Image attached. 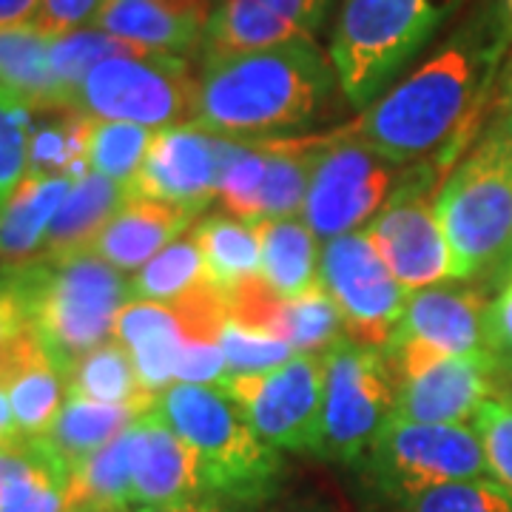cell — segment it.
Masks as SVG:
<instances>
[{"label": "cell", "mask_w": 512, "mask_h": 512, "mask_svg": "<svg viewBox=\"0 0 512 512\" xmlns=\"http://www.w3.org/2000/svg\"><path fill=\"white\" fill-rule=\"evenodd\" d=\"M319 279L342 313L348 342L373 350L393 345L407 291L387 271L367 231L328 239L319 254Z\"/></svg>", "instance_id": "11"}, {"label": "cell", "mask_w": 512, "mask_h": 512, "mask_svg": "<svg viewBox=\"0 0 512 512\" xmlns=\"http://www.w3.org/2000/svg\"><path fill=\"white\" fill-rule=\"evenodd\" d=\"M40 0H0V26H23L35 23Z\"/></svg>", "instance_id": "47"}, {"label": "cell", "mask_w": 512, "mask_h": 512, "mask_svg": "<svg viewBox=\"0 0 512 512\" xmlns=\"http://www.w3.org/2000/svg\"><path fill=\"white\" fill-rule=\"evenodd\" d=\"M202 461L208 495L259 501L274 490L282 461L256 436L237 402L208 384H171L151 407Z\"/></svg>", "instance_id": "4"}, {"label": "cell", "mask_w": 512, "mask_h": 512, "mask_svg": "<svg viewBox=\"0 0 512 512\" xmlns=\"http://www.w3.org/2000/svg\"><path fill=\"white\" fill-rule=\"evenodd\" d=\"M325 356V353H322ZM319 353H296L291 362L265 373L228 376L220 384L242 416L251 421L256 436L282 450L319 447L322 427V390L325 359Z\"/></svg>", "instance_id": "12"}, {"label": "cell", "mask_w": 512, "mask_h": 512, "mask_svg": "<svg viewBox=\"0 0 512 512\" xmlns=\"http://www.w3.org/2000/svg\"><path fill=\"white\" fill-rule=\"evenodd\" d=\"M456 0H345L330 63L350 106L365 109L436 32Z\"/></svg>", "instance_id": "5"}, {"label": "cell", "mask_w": 512, "mask_h": 512, "mask_svg": "<svg viewBox=\"0 0 512 512\" xmlns=\"http://www.w3.org/2000/svg\"><path fill=\"white\" fill-rule=\"evenodd\" d=\"M69 109L92 120H123L151 131L194 123L197 80L180 55L109 57L80 80Z\"/></svg>", "instance_id": "8"}, {"label": "cell", "mask_w": 512, "mask_h": 512, "mask_svg": "<svg viewBox=\"0 0 512 512\" xmlns=\"http://www.w3.org/2000/svg\"><path fill=\"white\" fill-rule=\"evenodd\" d=\"M9 279L63 379L89 350L109 342L117 316L131 302L126 274L94 251L63 262L43 259L15 271L9 268Z\"/></svg>", "instance_id": "3"}, {"label": "cell", "mask_w": 512, "mask_h": 512, "mask_svg": "<svg viewBox=\"0 0 512 512\" xmlns=\"http://www.w3.org/2000/svg\"><path fill=\"white\" fill-rule=\"evenodd\" d=\"M208 495L197 450L154 410L134 421V507H160Z\"/></svg>", "instance_id": "19"}, {"label": "cell", "mask_w": 512, "mask_h": 512, "mask_svg": "<svg viewBox=\"0 0 512 512\" xmlns=\"http://www.w3.org/2000/svg\"><path fill=\"white\" fill-rule=\"evenodd\" d=\"M94 26L146 52L180 57L205 37L202 20L177 12L165 0H106Z\"/></svg>", "instance_id": "24"}, {"label": "cell", "mask_w": 512, "mask_h": 512, "mask_svg": "<svg viewBox=\"0 0 512 512\" xmlns=\"http://www.w3.org/2000/svg\"><path fill=\"white\" fill-rule=\"evenodd\" d=\"M336 69L313 40L248 55L208 57L197 80L194 123L231 140H274L316 123Z\"/></svg>", "instance_id": "2"}, {"label": "cell", "mask_w": 512, "mask_h": 512, "mask_svg": "<svg viewBox=\"0 0 512 512\" xmlns=\"http://www.w3.org/2000/svg\"><path fill=\"white\" fill-rule=\"evenodd\" d=\"M18 439H20V433H18V424H15L12 404H9L6 390L0 387V447H6V444H15Z\"/></svg>", "instance_id": "48"}, {"label": "cell", "mask_w": 512, "mask_h": 512, "mask_svg": "<svg viewBox=\"0 0 512 512\" xmlns=\"http://www.w3.org/2000/svg\"><path fill=\"white\" fill-rule=\"evenodd\" d=\"M490 350L444 356L416 376L399 379L396 419L421 424H464L495 396V367Z\"/></svg>", "instance_id": "18"}, {"label": "cell", "mask_w": 512, "mask_h": 512, "mask_svg": "<svg viewBox=\"0 0 512 512\" xmlns=\"http://www.w3.org/2000/svg\"><path fill=\"white\" fill-rule=\"evenodd\" d=\"M473 430L484 447L490 478L512 495V402L487 399L473 416Z\"/></svg>", "instance_id": "41"}, {"label": "cell", "mask_w": 512, "mask_h": 512, "mask_svg": "<svg viewBox=\"0 0 512 512\" xmlns=\"http://www.w3.org/2000/svg\"><path fill=\"white\" fill-rule=\"evenodd\" d=\"M228 319L285 339L296 353H328L345 339V322L325 285L285 299L256 274L228 291Z\"/></svg>", "instance_id": "16"}, {"label": "cell", "mask_w": 512, "mask_h": 512, "mask_svg": "<svg viewBox=\"0 0 512 512\" xmlns=\"http://www.w3.org/2000/svg\"><path fill=\"white\" fill-rule=\"evenodd\" d=\"M254 225L262 251V276L279 296L296 299L322 285L319 245L308 222L285 217V220H259Z\"/></svg>", "instance_id": "27"}, {"label": "cell", "mask_w": 512, "mask_h": 512, "mask_svg": "<svg viewBox=\"0 0 512 512\" xmlns=\"http://www.w3.org/2000/svg\"><path fill=\"white\" fill-rule=\"evenodd\" d=\"M487 348L498 362H512V279L487 308Z\"/></svg>", "instance_id": "44"}, {"label": "cell", "mask_w": 512, "mask_h": 512, "mask_svg": "<svg viewBox=\"0 0 512 512\" xmlns=\"http://www.w3.org/2000/svg\"><path fill=\"white\" fill-rule=\"evenodd\" d=\"M106 0H40L35 26L46 35L60 37L94 26Z\"/></svg>", "instance_id": "43"}, {"label": "cell", "mask_w": 512, "mask_h": 512, "mask_svg": "<svg viewBox=\"0 0 512 512\" xmlns=\"http://www.w3.org/2000/svg\"><path fill=\"white\" fill-rule=\"evenodd\" d=\"M72 470L43 439H29V464L0 493V512H69Z\"/></svg>", "instance_id": "33"}, {"label": "cell", "mask_w": 512, "mask_h": 512, "mask_svg": "<svg viewBox=\"0 0 512 512\" xmlns=\"http://www.w3.org/2000/svg\"><path fill=\"white\" fill-rule=\"evenodd\" d=\"M427 183L433 180L402 183L399 197L367 225L387 271L407 293L458 279L456 259L436 214V197L424 191Z\"/></svg>", "instance_id": "15"}, {"label": "cell", "mask_w": 512, "mask_h": 512, "mask_svg": "<svg viewBox=\"0 0 512 512\" xmlns=\"http://www.w3.org/2000/svg\"><path fill=\"white\" fill-rule=\"evenodd\" d=\"M441 231L450 242L458 279L507 268L512 242V151L498 131L447 177L436 197Z\"/></svg>", "instance_id": "6"}, {"label": "cell", "mask_w": 512, "mask_h": 512, "mask_svg": "<svg viewBox=\"0 0 512 512\" xmlns=\"http://www.w3.org/2000/svg\"><path fill=\"white\" fill-rule=\"evenodd\" d=\"M154 131L123 120H92L89 117V140H86V163L94 174H103L114 183L126 185L137 180Z\"/></svg>", "instance_id": "35"}, {"label": "cell", "mask_w": 512, "mask_h": 512, "mask_svg": "<svg viewBox=\"0 0 512 512\" xmlns=\"http://www.w3.org/2000/svg\"><path fill=\"white\" fill-rule=\"evenodd\" d=\"M322 427L316 456L336 464H362L384 424L396 413L399 376L387 350L342 339L322 356Z\"/></svg>", "instance_id": "7"}, {"label": "cell", "mask_w": 512, "mask_h": 512, "mask_svg": "<svg viewBox=\"0 0 512 512\" xmlns=\"http://www.w3.org/2000/svg\"><path fill=\"white\" fill-rule=\"evenodd\" d=\"M507 268H512V242H510V256H507Z\"/></svg>", "instance_id": "52"}, {"label": "cell", "mask_w": 512, "mask_h": 512, "mask_svg": "<svg viewBox=\"0 0 512 512\" xmlns=\"http://www.w3.org/2000/svg\"><path fill=\"white\" fill-rule=\"evenodd\" d=\"M46 120H35L29 146V174H60L80 180L92 168L86 163L89 117L72 109L40 111Z\"/></svg>", "instance_id": "32"}, {"label": "cell", "mask_w": 512, "mask_h": 512, "mask_svg": "<svg viewBox=\"0 0 512 512\" xmlns=\"http://www.w3.org/2000/svg\"><path fill=\"white\" fill-rule=\"evenodd\" d=\"M265 180V148L259 140H245L225 165L217 202L225 214L242 222H259V191Z\"/></svg>", "instance_id": "39"}, {"label": "cell", "mask_w": 512, "mask_h": 512, "mask_svg": "<svg viewBox=\"0 0 512 512\" xmlns=\"http://www.w3.org/2000/svg\"><path fill=\"white\" fill-rule=\"evenodd\" d=\"M86 396L103 404H126L134 407L140 416L151 413L157 396L143 390L137 379V370L131 362V353L117 339L89 350L66 376V396Z\"/></svg>", "instance_id": "30"}, {"label": "cell", "mask_w": 512, "mask_h": 512, "mask_svg": "<svg viewBox=\"0 0 512 512\" xmlns=\"http://www.w3.org/2000/svg\"><path fill=\"white\" fill-rule=\"evenodd\" d=\"M134 512H237L228 498L220 495H200V498H188L177 504H160V507H137Z\"/></svg>", "instance_id": "46"}, {"label": "cell", "mask_w": 512, "mask_h": 512, "mask_svg": "<svg viewBox=\"0 0 512 512\" xmlns=\"http://www.w3.org/2000/svg\"><path fill=\"white\" fill-rule=\"evenodd\" d=\"M6 274H9V268H6V265H3V262H0V285H3V282H6Z\"/></svg>", "instance_id": "51"}, {"label": "cell", "mask_w": 512, "mask_h": 512, "mask_svg": "<svg viewBox=\"0 0 512 512\" xmlns=\"http://www.w3.org/2000/svg\"><path fill=\"white\" fill-rule=\"evenodd\" d=\"M495 131H498V134L504 137V143H507V146H510V151H512V111H507V117H504V120H501V123L495 126Z\"/></svg>", "instance_id": "49"}, {"label": "cell", "mask_w": 512, "mask_h": 512, "mask_svg": "<svg viewBox=\"0 0 512 512\" xmlns=\"http://www.w3.org/2000/svg\"><path fill=\"white\" fill-rule=\"evenodd\" d=\"M402 512H512V495L493 478L450 481L407 495Z\"/></svg>", "instance_id": "37"}, {"label": "cell", "mask_w": 512, "mask_h": 512, "mask_svg": "<svg viewBox=\"0 0 512 512\" xmlns=\"http://www.w3.org/2000/svg\"><path fill=\"white\" fill-rule=\"evenodd\" d=\"M191 237L200 245L208 279L222 291H231L242 279L262 274L259 234L251 222L231 214H211L194 222Z\"/></svg>", "instance_id": "31"}, {"label": "cell", "mask_w": 512, "mask_h": 512, "mask_svg": "<svg viewBox=\"0 0 512 512\" xmlns=\"http://www.w3.org/2000/svg\"><path fill=\"white\" fill-rule=\"evenodd\" d=\"M49 49L52 35L35 23L0 26V89L20 97L32 111L66 109Z\"/></svg>", "instance_id": "25"}, {"label": "cell", "mask_w": 512, "mask_h": 512, "mask_svg": "<svg viewBox=\"0 0 512 512\" xmlns=\"http://www.w3.org/2000/svg\"><path fill=\"white\" fill-rule=\"evenodd\" d=\"M134 421L74 467L69 512H126L134 504Z\"/></svg>", "instance_id": "26"}, {"label": "cell", "mask_w": 512, "mask_h": 512, "mask_svg": "<svg viewBox=\"0 0 512 512\" xmlns=\"http://www.w3.org/2000/svg\"><path fill=\"white\" fill-rule=\"evenodd\" d=\"M362 464L370 481L399 501L436 484L490 478L473 424H421L393 416Z\"/></svg>", "instance_id": "9"}, {"label": "cell", "mask_w": 512, "mask_h": 512, "mask_svg": "<svg viewBox=\"0 0 512 512\" xmlns=\"http://www.w3.org/2000/svg\"><path fill=\"white\" fill-rule=\"evenodd\" d=\"M197 217L200 214L191 208L128 194L123 208L103 228L92 251L103 256L117 271L137 274L174 239H180L188 228H194Z\"/></svg>", "instance_id": "21"}, {"label": "cell", "mask_w": 512, "mask_h": 512, "mask_svg": "<svg viewBox=\"0 0 512 512\" xmlns=\"http://www.w3.org/2000/svg\"><path fill=\"white\" fill-rule=\"evenodd\" d=\"M265 148V180L259 191V220L296 217L311 188L313 160L322 137H274Z\"/></svg>", "instance_id": "29"}, {"label": "cell", "mask_w": 512, "mask_h": 512, "mask_svg": "<svg viewBox=\"0 0 512 512\" xmlns=\"http://www.w3.org/2000/svg\"><path fill=\"white\" fill-rule=\"evenodd\" d=\"M220 348L225 353L228 376H242V373H265L276 370L296 356L293 345L285 339H276L271 333L245 328L234 319H228L220 330Z\"/></svg>", "instance_id": "40"}, {"label": "cell", "mask_w": 512, "mask_h": 512, "mask_svg": "<svg viewBox=\"0 0 512 512\" xmlns=\"http://www.w3.org/2000/svg\"><path fill=\"white\" fill-rule=\"evenodd\" d=\"M126 200V185L114 183L103 174L89 171L80 180H74L72 191L66 194L60 211L49 225L43 259L46 262H63V259H72L77 254H89L97 237L103 234V228L123 208Z\"/></svg>", "instance_id": "23"}, {"label": "cell", "mask_w": 512, "mask_h": 512, "mask_svg": "<svg viewBox=\"0 0 512 512\" xmlns=\"http://www.w3.org/2000/svg\"><path fill=\"white\" fill-rule=\"evenodd\" d=\"M126 55H146V49L131 46L126 40L109 35L97 26H86V29H77L69 35L52 37L49 57H52V72H55L63 97H66V109H69V97L80 86V80L92 72L97 63H103L109 57Z\"/></svg>", "instance_id": "36"}, {"label": "cell", "mask_w": 512, "mask_h": 512, "mask_svg": "<svg viewBox=\"0 0 512 512\" xmlns=\"http://www.w3.org/2000/svg\"><path fill=\"white\" fill-rule=\"evenodd\" d=\"M330 0H220L205 26L208 57L248 55L311 40Z\"/></svg>", "instance_id": "17"}, {"label": "cell", "mask_w": 512, "mask_h": 512, "mask_svg": "<svg viewBox=\"0 0 512 512\" xmlns=\"http://www.w3.org/2000/svg\"><path fill=\"white\" fill-rule=\"evenodd\" d=\"M396 183V165L345 131L322 137L302 208L316 239L353 234L370 225Z\"/></svg>", "instance_id": "10"}, {"label": "cell", "mask_w": 512, "mask_h": 512, "mask_svg": "<svg viewBox=\"0 0 512 512\" xmlns=\"http://www.w3.org/2000/svg\"><path fill=\"white\" fill-rule=\"evenodd\" d=\"M114 339L126 345L137 379L151 396L177 384V365L188 333L177 302H143L131 299L114 322Z\"/></svg>", "instance_id": "20"}, {"label": "cell", "mask_w": 512, "mask_h": 512, "mask_svg": "<svg viewBox=\"0 0 512 512\" xmlns=\"http://www.w3.org/2000/svg\"><path fill=\"white\" fill-rule=\"evenodd\" d=\"M134 419H140L134 407L103 404L69 393L43 441L69 470H74L77 464L94 456L100 447H106L111 439H117Z\"/></svg>", "instance_id": "28"}, {"label": "cell", "mask_w": 512, "mask_h": 512, "mask_svg": "<svg viewBox=\"0 0 512 512\" xmlns=\"http://www.w3.org/2000/svg\"><path fill=\"white\" fill-rule=\"evenodd\" d=\"M26 308H23V299L20 293L15 291L12 279L6 274V282L0 285V342L9 339L15 330H20L26 325Z\"/></svg>", "instance_id": "45"}, {"label": "cell", "mask_w": 512, "mask_h": 512, "mask_svg": "<svg viewBox=\"0 0 512 512\" xmlns=\"http://www.w3.org/2000/svg\"><path fill=\"white\" fill-rule=\"evenodd\" d=\"M72 183L60 174H26L15 194L0 205V262L6 268L15 271L43 262L49 225Z\"/></svg>", "instance_id": "22"}, {"label": "cell", "mask_w": 512, "mask_h": 512, "mask_svg": "<svg viewBox=\"0 0 512 512\" xmlns=\"http://www.w3.org/2000/svg\"><path fill=\"white\" fill-rule=\"evenodd\" d=\"M501 49V37H461L342 131L393 165L433 154L450 165L481 123Z\"/></svg>", "instance_id": "1"}, {"label": "cell", "mask_w": 512, "mask_h": 512, "mask_svg": "<svg viewBox=\"0 0 512 512\" xmlns=\"http://www.w3.org/2000/svg\"><path fill=\"white\" fill-rule=\"evenodd\" d=\"M35 111L20 97L0 89V205L15 194L29 174Z\"/></svg>", "instance_id": "38"}, {"label": "cell", "mask_w": 512, "mask_h": 512, "mask_svg": "<svg viewBox=\"0 0 512 512\" xmlns=\"http://www.w3.org/2000/svg\"><path fill=\"white\" fill-rule=\"evenodd\" d=\"M228 379V365L220 342L211 339H188L177 365V384H208L220 387Z\"/></svg>", "instance_id": "42"}, {"label": "cell", "mask_w": 512, "mask_h": 512, "mask_svg": "<svg viewBox=\"0 0 512 512\" xmlns=\"http://www.w3.org/2000/svg\"><path fill=\"white\" fill-rule=\"evenodd\" d=\"M507 9H510V15H512V0H507Z\"/></svg>", "instance_id": "53"}, {"label": "cell", "mask_w": 512, "mask_h": 512, "mask_svg": "<svg viewBox=\"0 0 512 512\" xmlns=\"http://www.w3.org/2000/svg\"><path fill=\"white\" fill-rule=\"evenodd\" d=\"M487 308L490 302L478 291L464 288H424L407 299L399 330L387 356L396 376L407 379L444 356L484 353L487 348Z\"/></svg>", "instance_id": "14"}, {"label": "cell", "mask_w": 512, "mask_h": 512, "mask_svg": "<svg viewBox=\"0 0 512 512\" xmlns=\"http://www.w3.org/2000/svg\"><path fill=\"white\" fill-rule=\"evenodd\" d=\"M205 282H208L205 259H202L197 239L188 231L185 237L174 239L168 248H163L146 268H140L131 276L128 288H131V299L177 302V299L197 291Z\"/></svg>", "instance_id": "34"}, {"label": "cell", "mask_w": 512, "mask_h": 512, "mask_svg": "<svg viewBox=\"0 0 512 512\" xmlns=\"http://www.w3.org/2000/svg\"><path fill=\"white\" fill-rule=\"evenodd\" d=\"M245 140H231L217 131L183 123L154 131L143 168L131 183V197L168 202L200 214L217 200L225 165Z\"/></svg>", "instance_id": "13"}, {"label": "cell", "mask_w": 512, "mask_h": 512, "mask_svg": "<svg viewBox=\"0 0 512 512\" xmlns=\"http://www.w3.org/2000/svg\"><path fill=\"white\" fill-rule=\"evenodd\" d=\"M504 109L512 111V69L507 74V89H504Z\"/></svg>", "instance_id": "50"}]
</instances>
